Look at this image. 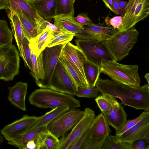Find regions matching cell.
Listing matches in <instances>:
<instances>
[{
    "label": "cell",
    "mask_w": 149,
    "mask_h": 149,
    "mask_svg": "<svg viewBox=\"0 0 149 149\" xmlns=\"http://www.w3.org/2000/svg\"><path fill=\"white\" fill-rule=\"evenodd\" d=\"M102 94H109L120 99L124 106L149 111V85L134 88L109 79L99 78L95 86Z\"/></svg>",
    "instance_id": "1"
},
{
    "label": "cell",
    "mask_w": 149,
    "mask_h": 149,
    "mask_svg": "<svg viewBox=\"0 0 149 149\" xmlns=\"http://www.w3.org/2000/svg\"><path fill=\"white\" fill-rule=\"evenodd\" d=\"M29 100L31 104L41 108L53 109L61 106L70 108L81 107L80 101L73 96L49 88L36 89L31 94Z\"/></svg>",
    "instance_id": "2"
},
{
    "label": "cell",
    "mask_w": 149,
    "mask_h": 149,
    "mask_svg": "<svg viewBox=\"0 0 149 149\" xmlns=\"http://www.w3.org/2000/svg\"><path fill=\"white\" fill-rule=\"evenodd\" d=\"M138 69L137 65L122 64L114 60H101V73L107 75L113 81L133 88L140 86Z\"/></svg>",
    "instance_id": "3"
},
{
    "label": "cell",
    "mask_w": 149,
    "mask_h": 149,
    "mask_svg": "<svg viewBox=\"0 0 149 149\" xmlns=\"http://www.w3.org/2000/svg\"><path fill=\"white\" fill-rule=\"evenodd\" d=\"M139 32L131 27L116 32L104 42V44L113 60L119 61L127 56L138 40Z\"/></svg>",
    "instance_id": "4"
},
{
    "label": "cell",
    "mask_w": 149,
    "mask_h": 149,
    "mask_svg": "<svg viewBox=\"0 0 149 149\" xmlns=\"http://www.w3.org/2000/svg\"><path fill=\"white\" fill-rule=\"evenodd\" d=\"M19 53L12 43L0 47V80H13L19 73Z\"/></svg>",
    "instance_id": "5"
},
{
    "label": "cell",
    "mask_w": 149,
    "mask_h": 149,
    "mask_svg": "<svg viewBox=\"0 0 149 149\" xmlns=\"http://www.w3.org/2000/svg\"><path fill=\"white\" fill-rule=\"evenodd\" d=\"M84 113V111L70 108L50 122L47 126V130L59 139L71 130Z\"/></svg>",
    "instance_id": "6"
},
{
    "label": "cell",
    "mask_w": 149,
    "mask_h": 149,
    "mask_svg": "<svg viewBox=\"0 0 149 149\" xmlns=\"http://www.w3.org/2000/svg\"><path fill=\"white\" fill-rule=\"evenodd\" d=\"M149 14V0H129L122 22L117 29L119 31L133 27L143 20Z\"/></svg>",
    "instance_id": "7"
},
{
    "label": "cell",
    "mask_w": 149,
    "mask_h": 149,
    "mask_svg": "<svg viewBox=\"0 0 149 149\" xmlns=\"http://www.w3.org/2000/svg\"><path fill=\"white\" fill-rule=\"evenodd\" d=\"M75 42L90 62L101 66L102 59L113 60L105 46L104 42L77 39Z\"/></svg>",
    "instance_id": "8"
},
{
    "label": "cell",
    "mask_w": 149,
    "mask_h": 149,
    "mask_svg": "<svg viewBox=\"0 0 149 149\" xmlns=\"http://www.w3.org/2000/svg\"><path fill=\"white\" fill-rule=\"evenodd\" d=\"M66 44H61L50 47H46L42 52L44 78L43 80L36 82L40 88H47L60 57L62 49Z\"/></svg>",
    "instance_id": "9"
},
{
    "label": "cell",
    "mask_w": 149,
    "mask_h": 149,
    "mask_svg": "<svg viewBox=\"0 0 149 149\" xmlns=\"http://www.w3.org/2000/svg\"><path fill=\"white\" fill-rule=\"evenodd\" d=\"M95 117L94 111L89 108H86L84 115L71 130L60 140L59 149H70L77 139L89 127Z\"/></svg>",
    "instance_id": "10"
},
{
    "label": "cell",
    "mask_w": 149,
    "mask_h": 149,
    "mask_svg": "<svg viewBox=\"0 0 149 149\" xmlns=\"http://www.w3.org/2000/svg\"><path fill=\"white\" fill-rule=\"evenodd\" d=\"M61 54L76 71L84 87L91 86L86 80L84 69V63L87 60L81 49L69 42L63 47Z\"/></svg>",
    "instance_id": "11"
},
{
    "label": "cell",
    "mask_w": 149,
    "mask_h": 149,
    "mask_svg": "<svg viewBox=\"0 0 149 149\" xmlns=\"http://www.w3.org/2000/svg\"><path fill=\"white\" fill-rule=\"evenodd\" d=\"M47 88L73 96L76 95L77 89L59 60Z\"/></svg>",
    "instance_id": "12"
},
{
    "label": "cell",
    "mask_w": 149,
    "mask_h": 149,
    "mask_svg": "<svg viewBox=\"0 0 149 149\" xmlns=\"http://www.w3.org/2000/svg\"><path fill=\"white\" fill-rule=\"evenodd\" d=\"M40 117L29 116L27 114L3 127L0 133L8 141L24 134L38 120Z\"/></svg>",
    "instance_id": "13"
},
{
    "label": "cell",
    "mask_w": 149,
    "mask_h": 149,
    "mask_svg": "<svg viewBox=\"0 0 149 149\" xmlns=\"http://www.w3.org/2000/svg\"><path fill=\"white\" fill-rule=\"evenodd\" d=\"M83 26L84 28L75 34L77 39L105 42L117 30L113 27L98 24Z\"/></svg>",
    "instance_id": "14"
},
{
    "label": "cell",
    "mask_w": 149,
    "mask_h": 149,
    "mask_svg": "<svg viewBox=\"0 0 149 149\" xmlns=\"http://www.w3.org/2000/svg\"><path fill=\"white\" fill-rule=\"evenodd\" d=\"M7 9L11 12L17 10H21L37 25L40 33L46 27L45 24V21L27 0H8Z\"/></svg>",
    "instance_id": "15"
},
{
    "label": "cell",
    "mask_w": 149,
    "mask_h": 149,
    "mask_svg": "<svg viewBox=\"0 0 149 149\" xmlns=\"http://www.w3.org/2000/svg\"><path fill=\"white\" fill-rule=\"evenodd\" d=\"M118 136L121 140L131 143L138 139H149V116L122 135Z\"/></svg>",
    "instance_id": "16"
},
{
    "label": "cell",
    "mask_w": 149,
    "mask_h": 149,
    "mask_svg": "<svg viewBox=\"0 0 149 149\" xmlns=\"http://www.w3.org/2000/svg\"><path fill=\"white\" fill-rule=\"evenodd\" d=\"M28 85L26 83L18 82L12 87H8V100L12 104L24 111L26 110L25 99Z\"/></svg>",
    "instance_id": "17"
},
{
    "label": "cell",
    "mask_w": 149,
    "mask_h": 149,
    "mask_svg": "<svg viewBox=\"0 0 149 149\" xmlns=\"http://www.w3.org/2000/svg\"><path fill=\"white\" fill-rule=\"evenodd\" d=\"M104 115L109 125L115 129L116 132L123 127L127 120V114L121 104L117 100L113 104L110 113Z\"/></svg>",
    "instance_id": "18"
},
{
    "label": "cell",
    "mask_w": 149,
    "mask_h": 149,
    "mask_svg": "<svg viewBox=\"0 0 149 149\" xmlns=\"http://www.w3.org/2000/svg\"><path fill=\"white\" fill-rule=\"evenodd\" d=\"M45 20L49 22L56 16V0H27Z\"/></svg>",
    "instance_id": "19"
},
{
    "label": "cell",
    "mask_w": 149,
    "mask_h": 149,
    "mask_svg": "<svg viewBox=\"0 0 149 149\" xmlns=\"http://www.w3.org/2000/svg\"><path fill=\"white\" fill-rule=\"evenodd\" d=\"M90 137L100 138L110 135L111 131L104 115L101 113L95 117L89 127Z\"/></svg>",
    "instance_id": "20"
},
{
    "label": "cell",
    "mask_w": 149,
    "mask_h": 149,
    "mask_svg": "<svg viewBox=\"0 0 149 149\" xmlns=\"http://www.w3.org/2000/svg\"><path fill=\"white\" fill-rule=\"evenodd\" d=\"M74 16L65 15L55 16L54 24L59 29L74 33H79L84 28V26L74 19Z\"/></svg>",
    "instance_id": "21"
},
{
    "label": "cell",
    "mask_w": 149,
    "mask_h": 149,
    "mask_svg": "<svg viewBox=\"0 0 149 149\" xmlns=\"http://www.w3.org/2000/svg\"><path fill=\"white\" fill-rule=\"evenodd\" d=\"M11 13L16 14L18 16L25 36L29 40L40 33L37 25L21 10H17Z\"/></svg>",
    "instance_id": "22"
},
{
    "label": "cell",
    "mask_w": 149,
    "mask_h": 149,
    "mask_svg": "<svg viewBox=\"0 0 149 149\" xmlns=\"http://www.w3.org/2000/svg\"><path fill=\"white\" fill-rule=\"evenodd\" d=\"M46 130L47 126H44L34 130H29L24 134L10 139L8 143L19 149H25L27 142L36 139L41 133Z\"/></svg>",
    "instance_id": "23"
},
{
    "label": "cell",
    "mask_w": 149,
    "mask_h": 149,
    "mask_svg": "<svg viewBox=\"0 0 149 149\" xmlns=\"http://www.w3.org/2000/svg\"><path fill=\"white\" fill-rule=\"evenodd\" d=\"M54 33L53 31L46 27L36 37L29 40L33 44L37 56L47 47L53 37Z\"/></svg>",
    "instance_id": "24"
},
{
    "label": "cell",
    "mask_w": 149,
    "mask_h": 149,
    "mask_svg": "<svg viewBox=\"0 0 149 149\" xmlns=\"http://www.w3.org/2000/svg\"><path fill=\"white\" fill-rule=\"evenodd\" d=\"M30 47L32 53L33 70L30 71L31 75L34 78L36 82L43 80L44 78V72L42 62V52L38 56H37L34 47L30 41Z\"/></svg>",
    "instance_id": "25"
},
{
    "label": "cell",
    "mask_w": 149,
    "mask_h": 149,
    "mask_svg": "<svg viewBox=\"0 0 149 149\" xmlns=\"http://www.w3.org/2000/svg\"><path fill=\"white\" fill-rule=\"evenodd\" d=\"M8 16L10 20V24L12 31L19 52L21 53L22 39L25 37L21 23L18 15L15 13L10 11Z\"/></svg>",
    "instance_id": "26"
},
{
    "label": "cell",
    "mask_w": 149,
    "mask_h": 149,
    "mask_svg": "<svg viewBox=\"0 0 149 149\" xmlns=\"http://www.w3.org/2000/svg\"><path fill=\"white\" fill-rule=\"evenodd\" d=\"M70 108L61 106L57 107L48 111L40 118L37 122L29 130H33L47 125L59 115L68 110Z\"/></svg>",
    "instance_id": "27"
},
{
    "label": "cell",
    "mask_w": 149,
    "mask_h": 149,
    "mask_svg": "<svg viewBox=\"0 0 149 149\" xmlns=\"http://www.w3.org/2000/svg\"><path fill=\"white\" fill-rule=\"evenodd\" d=\"M84 69L86 79L89 85L95 86L101 73V66L87 60L84 63Z\"/></svg>",
    "instance_id": "28"
},
{
    "label": "cell",
    "mask_w": 149,
    "mask_h": 149,
    "mask_svg": "<svg viewBox=\"0 0 149 149\" xmlns=\"http://www.w3.org/2000/svg\"><path fill=\"white\" fill-rule=\"evenodd\" d=\"M40 149H59L60 140L46 130L39 135Z\"/></svg>",
    "instance_id": "29"
},
{
    "label": "cell",
    "mask_w": 149,
    "mask_h": 149,
    "mask_svg": "<svg viewBox=\"0 0 149 149\" xmlns=\"http://www.w3.org/2000/svg\"><path fill=\"white\" fill-rule=\"evenodd\" d=\"M132 143L122 141L118 136H107L100 149H132Z\"/></svg>",
    "instance_id": "30"
},
{
    "label": "cell",
    "mask_w": 149,
    "mask_h": 149,
    "mask_svg": "<svg viewBox=\"0 0 149 149\" xmlns=\"http://www.w3.org/2000/svg\"><path fill=\"white\" fill-rule=\"evenodd\" d=\"M59 61L77 90L79 87H85L76 71L61 53Z\"/></svg>",
    "instance_id": "31"
},
{
    "label": "cell",
    "mask_w": 149,
    "mask_h": 149,
    "mask_svg": "<svg viewBox=\"0 0 149 149\" xmlns=\"http://www.w3.org/2000/svg\"><path fill=\"white\" fill-rule=\"evenodd\" d=\"M116 100L115 97L107 94L98 95L95 99L101 113L104 115L110 113L112 106Z\"/></svg>",
    "instance_id": "32"
},
{
    "label": "cell",
    "mask_w": 149,
    "mask_h": 149,
    "mask_svg": "<svg viewBox=\"0 0 149 149\" xmlns=\"http://www.w3.org/2000/svg\"><path fill=\"white\" fill-rule=\"evenodd\" d=\"M74 4L71 0H56V16H74Z\"/></svg>",
    "instance_id": "33"
},
{
    "label": "cell",
    "mask_w": 149,
    "mask_h": 149,
    "mask_svg": "<svg viewBox=\"0 0 149 149\" xmlns=\"http://www.w3.org/2000/svg\"><path fill=\"white\" fill-rule=\"evenodd\" d=\"M13 34L5 20L0 19V47L12 43Z\"/></svg>",
    "instance_id": "34"
},
{
    "label": "cell",
    "mask_w": 149,
    "mask_h": 149,
    "mask_svg": "<svg viewBox=\"0 0 149 149\" xmlns=\"http://www.w3.org/2000/svg\"><path fill=\"white\" fill-rule=\"evenodd\" d=\"M74 36V33L64 30H62L58 33H54L53 37L47 47H50L61 44L67 43L70 42Z\"/></svg>",
    "instance_id": "35"
},
{
    "label": "cell",
    "mask_w": 149,
    "mask_h": 149,
    "mask_svg": "<svg viewBox=\"0 0 149 149\" xmlns=\"http://www.w3.org/2000/svg\"><path fill=\"white\" fill-rule=\"evenodd\" d=\"M24 61L25 67L28 68L32 71L33 66L32 61V53L29 40L24 37L22 39V52L19 54Z\"/></svg>",
    "instance_id": "36"
},
{
    "label": "cell",
    "mask_w": 149,
    "mask_h": 149,
    "mask_svg": "<svg viewBox=\"0 0 149 149\" xmlns=\"http://www.w3.org/2000/svg\"><path fill=\"white\" fill-rule=\"evenodd\" d=\"M149 116V111H145L143 112L138 117L131 120H127L123 127L116 132V135L120 136L132 127L141 120Z\"/></svg>",
    "instance_id": "37"
},
{
    "label": "cell",
    "mask_w": 149,
    "mask_h": 149,
    "mask_svg": "<svg viewBox=\"0 0 149 149\" xmlns=\"http://www.w3.org/2000/svg\"><path fill=\"white\" fill-rule=\"evenodd\" d=\"M99 92L96 86H91L88 88L79 87L77 91L76 96L79 97L96 98L98 96Z\"/></svg>",
    "instance_id": "38"
},
{
    "label": "cell",
    "mask_w": 149,
    "mask_h": 149,
    "mask_svg": "<svg viewBox=\"0 0 149 149\" xmlns=\"http://www.w3.org/2000/svg\"><path fill=\"white\" fill-rule=\"evenodd\" d=\"M106 137L92 138L90 136L83 144L81 149H100Z\"/></svg>",
    "instance_id": "39"
},
{
    "label": "cell",
    "mask_w": 149,
    "mask_h": 149,
    "mask_svg": "<svg viewBox=\"0 0 149 149\" xmlns=\"http://www.w3.org/2000/svg\"><path fill=\"white\" fill-rule=\"evenodd\" d=\"M90 136L89 127L76 141L70 149H81V148L88 138Z\"/></svg>",
    "instance_id": "40"
},
{
    "label": "cell",
    "mask_w": 149,
    "mask_h": 149,
    "mask_svg": "<svg viewBox=\"0 0 149 149\" xmlns=\"http://www.w3.org/2000/svg\"><path fill=\"white\" fill-rule=\"evenodd\" d=\"M73 19L76 22L83 25H92L95 24L85 13L80 14L77 17H74Z\"/></svg>",
    "instance_id": "41"
},
{
    "label": "cell",
    "mask_w": 149,
    "mask_h": 149,
    "mask_svg": "<svg viewBox=\"0 0 149 149\" xmlns=\"http://www.w3.org/2000/svg\"><path fill=\"white\" fill-rule=\"evenodd\" d=\"M132 149H149V139H143L132 143Z\"/></svg>",
    "instance_id": "42"
},
{
    "label": "cell",
    "mask_w": 149,
    "mask_h": 149,
    "mask_svg": "<svg viewBox=\"0 0 149 149\" xmlns=\"http://www.w3.org/2000/svg\"><path fill=\"white\" fill-rule=\"evenodd\" d=\"M123 18V17L121 16H115L109 20V24L114 29H117L121 24Z\"/></svg>",
    "instance_id": "43"
},
{
    "label": "cell",
    "mask_w": 149,
    "mask_h": 149,
    "mask_svg": "<svg viewBox=\"0 0 149 149\" xmlns=\"http://www.w3.org/2000/svg\"><path fill=\"white\" fill-rule=\"evenodd\" d=\"M112 1L115 14L123 17L125 14V10L120 7L116 0H112Z\"/></svg>",
    "instance_id": "44"
},
{
    "label": "cell",
    "mask_w": 149,
    "mask_h": 149,
    "mask_svg": "<svg viewBox=\"0 0 149 149\" xmlns=\"http://www.w3.org/2000/svg\"><path fill=\"white\" fill-rule=\"evenodd\" d=\"M45 24L46 27L48 28L54 33H58L61 31V30L57 27L54 24H52L48 21H45Z\"/></svg>",
    "instance_id": "45"
},
{
    "label": "cell",
    "mask_w": 149,
    "mask_h": 149,
    "mask_svg": "<svg viewBox=\"0 0 149 149\" xmlns=\"http://www.w3.org/2000/svg\"><path fill=\"white\" fill-rule=\"evenodd\" d=\"M107 8L115 14L114 9L112 0H102Z\"/></svg>",
    "instance_id": "46"
},
{
    "label": "cell",
    "mask_w": 149,
    "mask_h": 149,
    "mask_svg": "<svg viewBox=\"0 0 149 149\" xmlns=\"http://www.w3.org/2000/svg\"><path fill=\"white\" fill-rule=\"evenodd\" d=\"M36 145L35 140L29 141L26 143L25 149H36Z\"/></svg>",
    "instance_id": "47"
},
{
    "label": "cell",
    "mask_w": 149,
    "mask_h": 149,
    "mask_svg": "<svg viewBox=\"0 0 149 149\" xmlns=\"http://www.w3.org/2000/svg\"><path fill=\"white\" fill-rule=\"evenodd\" d=\"M8 0H0V10L7 9Z\"/></svg>",
    "instance_id": "48"
},
{
    "label": "cell",
    "mask_w": 149,
    "mask_h": 149,
    "mask_svg": "<svg viewBox=\"0 0 149 149\" xmlns=\"http://www.w3.org/2000/svg\"><path fill=\"white\" fill-rule=\"evenodd\" d=\"M120 7L125 11V9L128 2L121 0H116Z\"/></svg>",
    "instance_id": "49"
},
{
    "label": "cell",
    "mask_w": 149,
    "mask_h": 149,
    "mask_svg": "<svg viewBox=\"0 0 149 149\" xmlns=\"http://www.w3.org/2000/svg\"><path fill=\"white\" fill-rule=\"evenodd\" d=\"M144 78L146 79L147 82V84L149 85V74L148 73H146L144 76Z\"/></svg>",
    "instance_id": "50"
},
{
    "label": "cell",
    "mask_w": 149,
    "mask_h": 149,
    "mask_svg": "<svg viewBox=\"0 0 149 149\" xmlns=\"http://www.w3.org/2000/svg\"><path fill=\"white\" fill-rule=\"evenodd\" d=\"M4 141V138L2 135L0 133V146L2 143Z\"/></svg>",
    "instance_id": "51"
},
{
    "label": "cell",
    "mask_w": 149,
    "mask_h": 149,
    "mask_svg": "<svg viewBox=\"0 0 149 149\" xmlns=\"http://www.w3.org/2000/svg\"><path fill=\"white\" fill-rule=\"evenodd\" d=\"M72 2L74 3L75 2L76 0H71Z\"/></svg>",
    "instance_id": "52"
}]
</instances>
